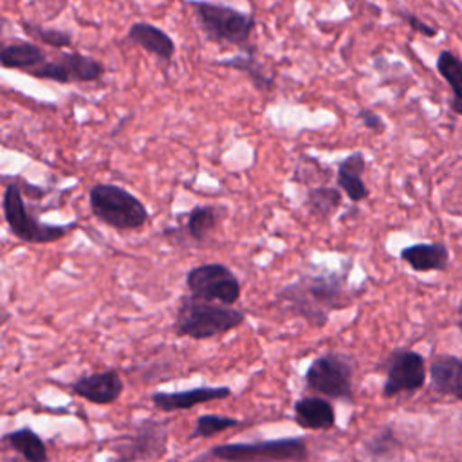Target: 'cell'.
<instances>
[{"label":"cell","instance_id":"obj_11","mask_svg":"<svg viewBox=\"0 0 462 462\" xmlns=\"http://www.w3.org/2000/svg\"><path fill=\"white\" fill-rule=\"evenodd\" d=\"M123 379L116 370L94 372L70 383V390L92 404H112L123 393Z\"/></svg>","mask_w":462,"mask_h":462},{"label":"cell","instance_id":"obj_28","mask_svg":"<svg viewBox=\"0 0 462 462\" xmlns=\"http://www.w3.org/2000/svg\"><path fill=\"white\" fill-rule=\"evenodd\" d=\"M357 117H359L361 123H363L368 130H372V132H383V130H384V121H383V117H381L379 114H375L374 110H370V108H361L359 114H357Z\"/></svg>","mask_w":462,"mask_h":462},{"label":"cell","instance_id":"obj_26","mask_svg":"<svg viewBox=\"0 0 462 462\" xmlns=\"http://www.w3.org/2000/svg\"><path fill=\"white\" fill-rule=\"evenodd\" d=\"M240 420L235 417H226V415H217V413H206L200 415L195 422V428L189 435V439H199V437H213L227 428L238 426Z\"/></svg>","mask_w":462,"mask_h":462},{"label":"cell","instance_id":"obj_20","mask_svg":"<svg viewBox=\"0 0 462 462\" xmlns=\"http://www.w3.org/2000/svg\"><path fill=\"white\" fill-rule=\"evenodd\" d=\"M226 215V211L218 206L213 204H200L195 206L188 215H186V224H184V235L188 240L200 244L208 238V235L217 227L220 218Z\"/></svg>","mask_w":462,"mask_h":462},{"label":"cell","instance_id":"obj_14","mask_svg":"<svg viewBox=\"0 0 462 462\" xmlns=\"http://www.w3.org/2000/svg\"><path fill=\"white\" fill-rule=\"evenodd\" d=\"M126 38L135 43L137 47L144 49L146 52L153 54L162 61H170L175 54V42L173 38L157 25L148 22H135L130 25Z\"/></svg>","mask_w":462,"mask_h":462},{"label":"cell","instance_id":"obj_5","mask_svg":"<svg viewBox=\"0 0 462 462\" xmlns=\"http://www.w3.org/2000/svg\"><path fill=\"white\" fill-rule=\"evenodd\" d=\"M224 462H307L309 448L301 437L213 446L208 453Z\"/></svg>","mask_w":462,"mask_h":462},{"label":"cell","instance_id":"obj_3","mask_svg":"<svg viewBox=\"0 0 462 462\" xmlns=\"http://www.w3.org/2000/svg\"><path fill=\"white\" fill-rule=\"evenodd\" d=\"M92 215L105 226L117 231L139 229L148 222L146 206L128 189L117 184L99 182L88 191Z\"/></svg>","mask_w":462,"mask_h":462},{"label":"cell","instance_id":"obj_15","mask_svg":"<svg viewBox=\"0 0 462 462\" xmlns=\"http://www.w3.org/2000/svg\"><path fill=\"white\" fill-rule=\"evenodd\" d=\"M430 381L439 393L462 401V361L449 354H440L430 363Z\"/></svg>","mask_w":462,"mask_h":462},{"label":"cell","instance_id":"obj_12","mask_svg":"<svg viewBox=\"0 0 462 462\" xmlns=\"http://www.w3.org/2000/svg\"><path fill=\"white\" fill-rule=\"evenodd\" d=\"M231 395L229 386H199L182 392H157L152 395V402L162 411L189 410L197 404L227 399Z\"/></svg>","mask_w":462,"mask_h":462},{"label":"cell","instance_id":"obj_21","mask_svg":"<svg viewBox=\"0 0 462 462\" xmlns=\"http://www.w3.org/2000/svg\"><path fill=\"white\" fill-rule=\"evenodd\" d=\"M4 442H7L11 449L20 453L25 462H49V453H47L45 442L29 426H23V428L5 433Z\"/></svg>","mask_w":462,"mask_h":462},{"label":"cell","instance_id":"obj_2","mask_svg":"<svg viewBox=\"0 0 462 462\" xmlns=\"http://www.w3.org/2000/svg\"><path fill=\"white\" fill-rule=\"evenodd\" d=\"M245 314L235 307L217 301L184 296L177 307L173 330L177 336L189 339H209L238 328Z\"/></svg>","mask_w":462,"mask_h":462},{"label":"cell","instance_id":"obj_9","mask_svg":"<svg viewBox=\"0 0 462 462\" xmlns=\"http://www.w3.org/2000/svg\"><path fill=\"white\" fill-rule=\"evenodd\" d=\"M186 287L191 296L233 307L238 301L242 285L236 274L224 263H202L188 271Z\"/></svg>","mask_w":462,"mask_h":462},{"label":"cell","instance_id":"obj_10","mask_svg":"<svg viewBox=\"0 0 462 462\" xmlns=\"http://www.w3.org/2000/svg\"><path fill=\"white\" fill-rule=\"evenodd\" d=\"M384 384L383 395L393 397L402 392H415L424 386L426 381V361L424 357L408 348L393 350L384 361Z\"/></svg>","mask_w":462,"mask_h":462},{"label":"cell","instance_id":"obj_8","mask_svg":"<svg viewBox=\"0 0 462 462\" xmlns=\"http://www.w3.org/2000/svg\"><path fill=\"white\" fill-rule=\"evenodd\" d=\"M305 386L310 392L325 395L328 399L352 402V365L350 361L337 354L327 352L312 359L305 372Z\"/></svg>","mask_w":462,"mask_h":462},{"label":"cell","instance_id":"obj_1","mask_svg":"<svg viewBox=\"0 0 462 462\" xmlns=\"http://www.w3.org/2000/svg\"><path fill=\"white\" fill-rule=\"evenodd\" d=\"M346 273H314L301 274L292 283L283 285L276 292V301L291 314L305 319L312 327H325L330 312L348 305Z\"/></svg>","mask_w":462,"mask_h":462},{"label":"cell","instance_id":"obj_27","mask_svg":"<svg viewBox=\"0 0 462 462\" xmlns=\"http://www.w3.org/2000/svg\"><path fill=\"white\" fill-rule=\"evenodd\" d=\"M399 448V440L393 435L390 428H384L377 433H374L366 442H365V451L374 458H386Z\"/></svg>","mask_w":462,"mask_h":462},{"label":"cell","instance_id":"obj_6","mask_svg":"<svg viewBox=\"0 0 462 462\" xmlns=\"http://www.w3.org/2000/svg\"><path fill=\"white\" fill-rule=\"evenodd\" d=\"M4 218L9 226V231L22 242L29 244H51L65 238L76 226H54L38 222L29 209L25 208L20 186L16 182H9L4 189L2 197Z\"/></svg>","mask_w":462,"mask_h":462},{"label":"cell","instance_id":"obj_25","mask_svg":"<svg viewBox=\"0 0 462 462\" xmlns=\"http://www.w3.org/2000/svg\"><path fill=\"white\" fill-rule=\"evenodd\" d=\"M20 27H22V31H23L27 36H31V38H34V40L45 43L47 47L67 49V47L72 45V36H70V32H67V31L43 27V25H38V23H34V22H27V20H20Z\"/></svg>","mask_w":462,"mask_h":462},{"label":"cell","instance_id":"obj_18","mask_svg":"<svg viewBox=\"0 0 462 462\" xmlns=\"http://www.w3.org/2000/svg\"><path fill=\"white\" fill-rule=\"evenodd\" d=\"M0 61L5 69L31 72L32 69L47 61V54L40 45L32 42H16L2 49Z\"/></svg>","mask_w":462,"mask_h":462},{"label":"cell","instance_id":"obj_7","mask_svg":"<svg viewBox=\"0 0 462 462\" xmlns=\"http://www.w3.org/2000/svg\"><path fill=\"white\" fill-rule=\"evenodd\" d=\"M168 424L157 419L141 420L130 433L112 444V462H150L164 455L168 444Z\"/></svg>","mask_w":462,"mask_h":462},{"label":"cell","instance_id":"obj_30","mask_svg":"<svg viewBox=\"0 0 462 462\" xmlns=\"http://www.w3.org/2000/svg\"><path fill=\"white\" fill-rule=\"evenodd\" d=\"M457 327L462 330V303L458 305V310H457Z\"/></svg>","mask_w":462,"mask_h":462},{"label":"cell","instance_id":"obj_19","mask_svg":"<svg viewBox=\"0 0 462 462\" xmlns=\"http://www.w3.org/2000/svg\"><path fill=\"white\" fill-rule=\"evenodd\" d=\"M56 61L63 65L70 83H92L101 79L105 74V67L101 61L79 52L60 51L56 54Z\"/></svg>","mask_w":462,"mask_h":462},{"label":"cell","instance_id":"obj_16","mask_svg":"<svg viewBox=\"0 0 462 462\" xmlns=\"http://www.w3.org/2000/svg\"><path fill=\"white\" fill-rule=\"evenodd\" d=\"M365 166H366V161L363 152H352L337 164V188L352 202H361L370 195L363 180Z\"/></svg>","mask_w":462,"mask_h":462},{"label":"cell","instance_id":"obj_22","mask_svg":"<svg viewBox=\"0 0 462 462\" xmlns=\"http://www.w3.org/2000/svg\"><path fill=\"white\" fill-rule=\"evenodd\" d=\"M217 65L229 67V69H235V70L245 74L258 92H271L274 87V78L269 72H265L263 65L258 60H254L253 52L220 60V61H217Z\"/></svg>","mask_w":462,"mask_h":462},{"label":"cell","instance_id":"obj_24","mask_svg":"<svg viewBox=\"0 0 462 462\" xmlns=\"http://www.w3.org/2000/svg\"><path fill=\"white\" fill-rule=\"evenodd\" d=\"M437 70L451 88V110L462 116V60L451 51H442L437 58Z\"/></svg>","mask_w":462,"mask_h":462},{"label":"cell","instance_id":"obj_17","mask_svg":"<svg viewBox=\"0 0 462 462\" xmlns=\"http://www.w3.org/2000/svg\"><path fill=\"white\" fill-rule=\"evenodd\" d=\"M401 260H404L417 273L442 271L449 262V251L444 244H413L401 251Z\"/></svg>","mask_w":462,"mask_h":462},{"label":"cell","instance_id":"obj_13","mask_svg":"<svg viewBox=\"0 0 462 462\" xmlns=\"http://www.w3.org/2000/svg\"><path fill=\"white\" fill-rule=\"evenodd\" d=\"M294 422L303 430H332L336 426V410L325 397H301L294 402Z\"/></svg>","mask_w":462,"mask_h":462},{"label":"cell","instance_id":"obj_23","mask_svg":"<svg viewBox=\"0 0 462 462\" xmlns=\"http://www.w3.org/2000/svg\"><path fill=\"white\" fill-rule=\"evenodd\" d=\"M343 195L336 186H314L307 189L305 208L319 220H327L341 206Z\"/></svg>","mask_w":462,"mask_h":462},{"label":"cell","instance_id":"obj_4","mask_svg":"<svg viewBox=\"0 0 462 462\" xmlns=\"http://www.w3.org/2000/svg\"><path fill=\"white\" fill-rule=\"evenodd\" d=\"M188 4L193 7L195 16L209 40L217 43H229L253 52L249 47L251 32L254 29L253 14L204 0H189Z\"/></svg>","mask_w":462,"mask_h":462},{"label":"cell","instance_id":"obj_29","mask_svg":"<svg viewBox=\"0 0 462 462\" xmlns=\"http://www.w3.org/2000/svg\"><path fill=\"white\" fill-rule=\"evenodd\" d=\"M402 18H404V22H406V23H408L415 32H420V34H424V36H428V38L437 36V29H435V27H431V25H428L426 22H422L420 18H417L415 14L404 13V14H402Z\"/></svg>","mask_w":462,"mask_h":462}]
</instances>
